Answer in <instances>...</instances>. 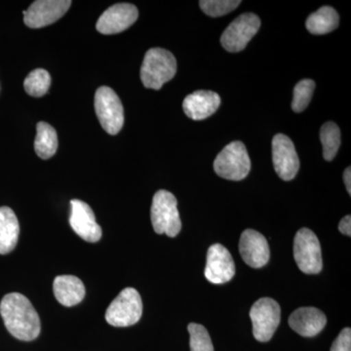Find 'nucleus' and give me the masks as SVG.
Segmentation results:
<instances>
[{
  "instance_id": "nucleus-1",
  "label": "nucleus",
  "mask_w": 351,
  "mask_h": 351,
  "mask_svg": "<svg viewBox=\"0 0 351 351\" xmlns=\"http://www.w3.org/2000/svg\"><path fill=\"white\" fill-rule=\"evenodd\" d=\"M0 314L6 329L20 341H34L40 334L38 313L29 300L20 293L4 295L0 302Z\"/></svg>"
},
{
  "instance_id": "nucleus-2",
  "label": "nucleus",
  "mask_w": 351,
  "mask_h": 351,
  "mask_svg": "<svg viewBox=\"0 0 351 351\" xmlns=\"http://www.w3.org/2000/svg\"><path fill=\"white\" fill-rule=\"evenodd\" d=\"M177 62L174 55L162 48H152L145 53L141 68V80L145 88L159 90L174 77Z\"/></svg>"
},
{
  "instance_id": "nucleus-3",
  "label": "nucleus",
  "mask_w": 351,
  "mask_h": 351,
  "mask_svg": "<svg viewBox=\"0 0 351 351\" xmlns=\"http://www.w3.org/2000/svg\"><path fill=\"white\" fill-rule=\"evenodd\" d=\"M177 206V199L169 191L161 189L154 195L151 217L157 234L165 233L167 237H176L181 232L182 221Z\"/></svg>"
},
{
  "instance_id": "nucleus-4",
  "label": "nucleus",
  "mask_w": 351,
  "mask_h": 351,
  "mask_svg": "<svg viewBox=\"0 0 351 351\" xmlns=\"http://www.w3.org/2000/svg\"><path fill=\"white\" fill-rule=\"evenodd\" d=\"M251 169L250 157L243 143L239 141L226 145L214 161V170L223 179L241 181Z\"/></svg>"
},
{
  "instance_id": "nucleus-5",
  "label": "nucleus",
  "mask_w": 351,
  "mask_h": 351,
  "mask_svg": "<svg viewBox=\"0 0 351 351\" xmlns=\"http://www.w3.org/2000/svg\"><path fill=\"white\" fill-rule=\"evenodd\" d=\"M142 314V298L138 291L134 288H126L108 307L106 320L113 327H129L138 323Z\"/></svg>"
},
{
  "instance_id": "nucleus-6",
  "label": "nucleus",
  "mask_w": 351,
  "mask_h": 351,
  "mask_svg": "<svg viewBox=\"0 0 351 351\" xmlns=\"http://www.w3.org/2000/svg\"><path fill=\"white\" fill-rule=\"evenodd\" d=\"M95 110L104 130L117 135L124 124V110L119 97L112 88L103 86L95 94Z\"/></svg>"
},
{
  "instance_id": "nucleus-7",
  "label": "nucleus",
  "mask_w": 351,
  "mask_h": 351,
  "mask_svg": "<svg viewBox=\"0 0 351 351\" xmlns=\"http://www.w3.org/2000/svg\"><path fill=\"white\" fill-rule=\"evenodd\" d=\"M294 257L304 274H317L322 270V253L319 240L308 228H301L294 240Z\"/></svg>"
},
{
  "instance_id": "nucleus-8",
  "label": "nucleus",
  "mask_w": 351,
  "mask_h": 351,
  "mask_svg": "<svg viewBox=\"0 0 351 351\" xmlns=\"http://www.w3.org/2000/svg\"><path fill=\"white\" fill-rule=\"evenodd\" d=\"M280 306L274 299L262 298L258 300L250 311L255 339L262 343L269 341L280 323Z\"/></svg>"
},
{
  "instance_id": "nucleus-9",
  "label": "nucleus",
  "mask_w": 351,
  "mask_h": 351,
  "mask_svg": "<svg viewBox=\"0 0 351 351\" xmlns=\"http://www.w3.org/2000/svg\"><path fill=\"white\" fill-rule=\"evenodd\" d=\"M261 20L253 13H245L226 27L221 36V46L228 52H240L257 34Z\"/></svg>"
},
{
  "instance_id": "nucleus-10",
  "label": "nucleus",
  "mask_w": 351,
  "mask_h": 351,
  "mask_svg": "<svg viewBox=\"0 0 351 351\" xmlns=\"http://www.w3.org/2000/svg\"><path fill=\"white\" fill-rule=\"evenodd\" d=\"M272 160L274 170L284 181L294 179L300 169V159L291 138L277 134L272 140Z\"/></svg>"
},
{
  "instance_id": "nucleus-11",
  "label": "nucleus",
  "mask_w": 351,
  "mask_h": 351,
  "mask_svg": "<svg viewBox=\"0 0 351 351\" xmlns=\"http://www.w3.org/2000/svg\"><path fill=\"white\" fill-rule=\"evenodd\" d=\"M69 0H38L24 12V22L31 29H40L57 22L68 12Z\"/></svg>"
},
{
  "instance_id": "nucleus-12",
  "label": "nucleus",
  "mask_w": 351,
  "mask_h": 351,
  "mask_svg": "<svg viewBox=\"0 0 351 351\" xmlns=\"http://www.w3.org/2000/svg\"><path fill=\"white\" fill-rule=\"evenodd\" d=\"M235 274V263L232 254L221 244H214L207 253L205 277L209 282L225 284Z\"/></svg>"
},
{
  "instance_id": "nucleus-13",
  "label": "nucleus",
  "mask_w": 351,
  "mask_h": 351,
  "mask_svg": "<svg viewBox=\"0 0 351 351\" xmlns=\"http://www.w3.org/2000/svg\"><path fill=\"white\" fill-rule=\"evenodd\" d=\"M137 7L133 4H115L101 14L97 22V31L103 34H115L129 29L137 21Z\"/></svg>"
},
{
  "instance_id": "nucleus-14",
  "label": "nucleus",
  "mask_w": 351,
  "mask_h": 351,
  "mask_svg": "<svg viewBox=\"0 0 351 351\" xmlns=\"http://www.w3.org/2000/svg\"><path fill=\"white\" fill-rule=\"evenodd\" d=\"M71 214L69 223L76 234L85 241L98 242L101 237V226L97 223L95 214L91 207L82 200L71 201Z\"/></svg>"
},
{
  "instance_id": "nucleus-15",
  "label": "nucleus",
  "mask_w": 351,
  "mask_h": 351,
  "mask_svg": "<svg viewBox=\"0 0 351 351\" xmlns=\"http://www.w3.org/2000/svg\"><path fill=\"white\" fill-rule=\"evenodd\" d=\"M240 255L247 265L261 269L269 263L270 251L267 239L257 230H246L239 241Z\"/></svg>"
},
{
  "instance_id": "nucleus-16",
  "label": "nucleus",
  "mask_w": 351,
  "mask_h": 351,
  "mask_svg": "<svg viewBox=\"0 0 351 351\" xmlns=\"http://www.w3.org/2000/svg\"><path fill=\"white\" fill-rule=\"evenodd\" d=\"M327 318L315 307H301L289 317V325L298 334L306 338L316 336L326 326Z\"/></svg>"
},
{
  "instance_id": "nucleus-17",
  "label": "nucleus",
  "mask_w": 351,
  "mask_h": 351,
  "mask_svg": "<svg viewBox=\"0 0 351 351\" xmlns=\"http://www.w3.org/2000/svg\"><path fill=\"white\" fill-rule=\"evenodd\" d=\"M221 105V98L213 91H196L189 95L182 103L186 115L193 120L206 119L217 112Z\"/></svg>"
},
{
  "instance_id": "nucleus-18",
  "label": "nucleus",
  "mask_w": 351,
  "mask_h": 351,
  "mask_svg": "<svg viewBox=\"0 0 351 351\" xmlns=\"http://www.w3.org/2000/svg\"><path fill=\"white\" fill-rule=\"evenodd\" d=\"M53 290L57 301L64 306H73L85 297L84 284L73 276H60L55 278Z\"/></svg>"
},
{
  "instance_id": "nucleus-19",
  "label": "nucleus",
  "mask_w": 351,
  "mask_h": 351,
  "mask_svg": "<svg viewBox=\"0 0 351 351\" xmlns=\"http://www.w3.org/2000/svg\"><path fill=\"white\" fill-rule=\"evenodd\" d=\"M20 234L17 217L9 207H0V254L6 255L15 249Z\"/></svg>"
},
{
  "instance_id": "nucleus-20",
  "label": "nucleus",
  "mask_w": 351,
  "mask_h": 351,
  "mask_svg": "<svg viewBox=\"0 0 351 351\" xmlns=\"http://www.w3.org/2000/svg\"><path fill=\"white\" fill-rule=\"evenodd\" d=\"M339 17L332 7L323 6L307 18L306 25L311 34L321 36L329 34L338 27Z\"/></svg>"
},
{
  "instance_id": "nucleus-21",
  "label": "nucleus",
  "mask_w": 351,
  "mask_h": 351,
  "mask_svg": "<svg viewBox=\"0 0 351 351\" xmlns=\"http://www.w3.org/2000/svg\"><path fill=\"white\" fill-rule=\"evenodd\" d=\"M34 149H36V154L43 159L50 158L56 154L58 149L57 132L50 124L41 121L36 126Z\"/></svg>"
},
{
  "instance_id": "nucleus-22",
  "label": "nucleus",
  "mask_w": 351,
  "mask_h": 351,
  "mask_svg": "<svg viewBox=\"0 0 351 351\" xmlns=\"http://www.w3.org/2000/svg\"><path fill=\"white\" fill-rule=\"evenodd\" d=\"M320 140L325 160L332 161L338 154L341 145V131L334 122H327L321 127Z\"/></svg>"
},
{
  "instance_id": "nucleus-23",
  "label": "nucleus",
  "mask_w": 351,
  "mask_h": 351,
  "mask_svg": "<svg viewBox=\"0 0 351 351\" xmlns=\"http://www.w3.org/2000/svg\"><path fill=\"white\" fill-rule=\"evenodd\" d=\"M51 85L49 73L43 69L32 71L25 78L24 87L25 92L32 97H43L47 93Z\"/></svg>"
},
{
  "instance_id": "nucleus-24",
  "label": "nucleus",
  "mask_w": 351,
  "mask_h": 351,
  "mask_svg": "<svg viewBox=\"0 0 351 351\" xmlns=\"http://www.w3.org/2000/svg\"><path fill=\"white\" fill-rule=\"evenodd\" d=\"M315 89V82L311 80H304L298 83L294 89V98L292 101V110L295 112H302L311 103Z\"/></svg>"
},
{
  "instance_id": "nucleus-25",
  "label": "nucleus",
  "mask_w": 351,
  "mask_h": 351,
  "mask_svg": "<svg viewBox=\"0 0 351 351\" xmlns=\"http://www.w3.org/2000/svg\"><path fill=\"white\" fill-rule=\"evenodd\" d=\"M188 330L191 336V351H214L213 343L206 328L196 323H191Z\"/></svg>"
},
{
  "instance_id": "nucleus-26",
  "label": "nucleus",
  "mask_w": 351,
  "mask_h": 351,
  "mask_svg": "<svg viewBox=\"0 0 351 351\" xmlns=\"http://www.w3.org/2000/svg\"><path fill=\"white\" fill-rule=\"evenodd\" d=\"M241 4L239 0H201L200 8L210 17H221L232 12Z\"/></svg>"
},
{
  "instance_id": "nucleus-27",
  "label": "nucleus",
  "mask_w": 351,
  "mask_h": 351,
  "mask_svg": "<svg viewBox=\"0 0 351 351\" xmlns=\"http://www.w3.org/2000/svg\"><path fill=\"white\" fill-rule=\"evenodd\" d=\"M330 351H351V330L345 328L335 339Z\"/></svg>"
},
{
  "instance_id": "nucleus-28",
  "label": "nucleus",
  "mask_w": 351,
  "mask_h": 351,
  "mask_svg": "<svg viewBox=\"0 0 351 351\" xmlns=\"http://www.w3.org/2000/svg\"><path fill=\"white\" fill-rule=\"evenodd\" d=\"M339 232L343 233V234L346 235V237H350V235H351V217L350 216V215H348V216L343 217V218L341 219V221H339Z\"/></svg>"
},
{
  "instance_id": "nucleus-29",
  "label": "nucleus",
  "mask_w": 351,
  "mask_h": 351,
  "mask_svg": "<svg viewBox=\"0 0 351 351\" xmlns=\"http://www.w3.org/2000/svg\"><path fill=\"white\" fill-rule=\"evenodd\" d=\"M343 181H345L346 188L348 189V195H351V170L350 167L346 168L343 173Z\"/></svg>"
}]
</instances>
